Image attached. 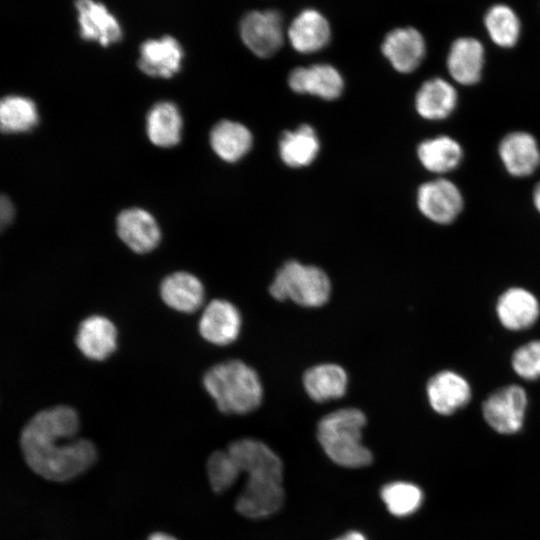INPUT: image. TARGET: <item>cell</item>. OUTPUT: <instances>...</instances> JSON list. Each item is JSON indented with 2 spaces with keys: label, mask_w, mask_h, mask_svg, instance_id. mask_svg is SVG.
I'll return each mask as SVG.
<instances>
[{
  "label": "cell",
  "mask_w": 540,
  "mask_h": 540,
  "mask_svg": "<svg viewBox=\"0 0 540 540\" xmlns=\"http://www.w3.org/2000/svg\"><path fill=\"white\" fill-rule=\"evenodd\" d=\"M77 412L60 405L35 414L24 426L20 446L28 466L41 477L64 482L90 468L96 458L95 445L76 438Z\"/></svg>",
  "instance_id": "6da1fadb"
},
{
  "label": "cell",
  "mask_w": 540,
  "mask_h": 540,
  "mask_svg": "<svg viewBox=\"0 0 540 540\" xmlns=\"http://www.w3.org/2000/svg\"><path fill=\"white\" fill-rule=\"evenodd\" d=\"M203 385L223 413L246 414L262 402L263 388L258 374L240 360L211 367L204 374Z\"/></svg>",
  "instance_id": "7a4b0ae2"
},
{
  "label": "cell",
  "mask_w": 540,
  "mask_h": 540,
  "mask_svg": "<svg viewBox=\"0 0 540 540\" xmlns=\"http://www.w3.org/2000/svg\"><path fill=\"white\" fill-rule=\"evenodd\" d=\"M365 424L364 413L356 408H342L325 415L319 421L317 437L326 455L347 468L370 465L373 455L362 444Z\"/></svg>",
  "instance_id": "3957f363"
},
{
  "label": "cell",
  "mask_w": 540,
  "mask_h": 540,
  "mask_svg": "<svg viewBox=\"0 0 540 540\" xmlns=\"http://www.w3.org/2000/svg\"><path fill=\"white\" fill-rule=\"evenodd\" d=\"M269 291L279 301L290 299L304 307H320L329 299L331 284L319 267L291 260L277 271Z\"/></svg>",
  "instance_id": "277c9868"
},
{
  "label": "cell",
  "mask_w": 540,
  "mask_h": 540,
  "mask_svg": "<svg viewBox=\"0 0 540 540\" xmlns=\"http://www.w3.org/2000/svg\"><path fill=\"white\" fill-rule=\"evenodd\" d=\"M528 399L518 385H508L492 393L483 403L482 413L487 424L501 434H514L521 430Z\"/></svg>",
  "instance_id": "5b68a950"
},
{
  "label": "cell",
  "mask_w": 540,
  "mask_h": 540,
  "mask_svg": "<svg viewBox=\"0 0 540 540\" xmlns=\"http://www.w3.org/2000/svg\"><path fill=\"white\" fill-rule=\"evenodd\" d=\"M240 35L256 56L270 57L283 43L281 15L275 10L251 11L241 20Z\"/></svg>",
  "instance_id": "8992f818"
},
{
  "label": "cell",
  "mask_w": 540,
  "mask_h": 540,
  "mask_svg": "<svg viewBox=\"0 0 540 540\" xmlns=\"http://www.w3.org/2000/svg\"><path fill=\"white\" fill-rule=\"evenodd\" d=\"M421 213L438 224H449L463 208V198L457 186L447 179L422 184L417 192Z\"/></svg>",
  "instance_id": "52a82bcc"
},
{
  "label": "cell",
  "mask_w": 540,
  "mask_h": 540,
  "mask_svg": "<svg viewBox=\"0 0 540 540\" xmlns=\"http://www.w3.org/2000/svg\"><path fill=\"white\" fill-rule=\"evenodd\" d=\"M284 501L282 480L271 477H247L237 498L236 510L248 518L267 517L280 509Z\"/></svg>",
  "instance_id": "ba28073f"
},
{
  "label": "cell",
  "mask_w": 540,
  "mask_h": 540,
  "mask_svg": "<svg viewBox=\"0 0 540 540\" xmlns=\"http://www.w3.org/2000/svg\"><path fill=\"white\" fill-rule=\"evenodd\" d=\"M241 473L247 477L282 479L283 465L274 451L259 440L245 438L232 442L228 449Z\"/></svg>",
  "instance_id": "9c48e42d"
},
{
  "label": "cell",
  "mask_w": 540,
  "mask_h": 540,
  "mask_svg": "<svg viewBox=\"0 0 540 540\" xmlns=\"http://www.w3.org/2000/svg\"><path fill=\"white\" fill-rule=\"evenodd\" d=\"M116 232L128 248L139 254L155 249L161 239V231L155 218L148 211L136 207L119 213Z\"/></svg>",
  "instance_id": "30bf717a"
},
{
  "label": "cell",
  "mask_w": 540,
  "mask_h": 540,
  "mask_svg": "<svg viewBox=\"0 0 540 540\" xmlns=\"http://www.w3.org/2000/svg\"><path fill=\"white\" fill-rule=\"evenodd\" d=\"M241 323L240 312L234 304L224 299H215L203 310L198 328L206 341L223 346L237 339Z\"/></svg>",
  "instance_id": "8fae6325"
},
{
  "label": "cell",
  "mask_w": 540,
  "mask_h": 540,
  "mask_svg": "<svg viewBox=\"0 0 540 540\" xmlns=\"http://www.w3.org/2000/svg\"><path fill=\"white\" fill-rule=\"evenodd\" d=\"M431 408L440 415H451L471 398V388L464 377L453 371H441L430 378L426 387Z\"/></svg>",
  "instance_id": "7c38bea8"
},
{
  "label": "cell",
  "mask_w": 540,
  "mask_h": 540,
  "mask_svg": "<svg viewBox=\"0 0 540 540\" xmlns=\"http://www.w3.org/2000/svg\"><path fill=\"white\" fill-rule=\"evenodd\" d=\"M75 343L86 358L103 361L116 350L117 329L105 316L91 315L79 324Z\"/></svg>",
  "instance_id": "4fadbf2b"
},
{
  "label": "cell",
  "mask_w": 540,
  "mask_h": 540,
  "mask_svg": "<svg viewBox=\"0 0 540 540\" xmlns=\"http://www.w3.org/2000/svg\"><path fill=\"white\" fill-rule=\"evenodd\" d=\"M288 84L296 93L311 94L325 100L338 98L344 88L341 74L329 64L295 68L289 74Z\"/></svg>",
  "instance_id": "5bb4252c"
},
{
  "label": "cell",
  "mask_w": 540,
  "mask_h": 540,
  "mask_svg": "<svg viewBox=\"0 0 540 540\" xmlns=\"http://www.w3.org/2000/svg\"><path fill=\"white\" fill-rule=\"evenodd\" d=\"M381 50L395 70L410 73L424 58L425 41L414 28H397L386 35Z\"/></svg>",
  "instance_id": "9a60e30c"
},
{
  "label": "cell",
  "mask_w": 540,
  "mask_h": 540,
  "mask_svg": "<svg viewBox=\"0 0 540 540\" xmlns=\"http://www.w3.org/2000/svg\"><path fill=\"white\" fill-rule=\"evenodd\" d=\"M183 55L181 45L171 36L150 39L140 47L138 67L149 76L170 78L180 70Z\"/></svg>",
  "instance_id": "2e32d148"
},
{
  "label": "cell",
  "mask_w": 540,
  "mask_h": 540,
  "mask_svg": "<svg viewBox=\"0 0 540 540\" xmlns=\"http://www.w3.org/2000/svg\"><path fill=\"white\" fill-rule=\"evenodd\" d=\"M75 5L80 35L83 39L97 41L102 46H108L121 39L120 24L104 4L91 0H79Z\"/></svg>",
  "instance_id": "e0dca14e"
},
{
  "label": "cell",
  "mask_w": 540,
  "mask_h": 540,
  "mask_svg": "<svg viewBox=\"0 0 540 540\" xmlns=\"http://www.w3.org/2000/svg\"><path fill=\"white\" fill-rule=\"evenodd\" d=\"M160 296L168 307L179 312L192 313L203 304L204 286L195 275L178 271L162 280Z\"/></svg>",
  "instance_id": "ac0fdd59"
},
{
  "label": "cell",
  "mask_w": 540,
  "mask_h": 540,
  "mask_svg": "<svg viewBox=\"0 0 540 540\" xmlns=\"http://www.w3.org/2000/svg\"><path fill=\"white\" fill-rule=\"evenodd\" d=\"M499 155L506 170L517 177L532 174L540 164L537 141L526 132L506 135L499 145Z\"/></svg>",
  "instance_id": "d6986e66"
},
{
  "label": "cell",
  "mask_w": 540,
  "mask_h": 540,
  "mask_svg": "<svg viewBox=\"0 0 540 540\" xmlns=\"http://www.w3.org/2000/svg\"><path fill=\"white\" fill-rule=\"evenodd\" d=\"M497 316L504 327L522 330L532 326L538 319L540 307L537 298L524 288L514 287L498 299Z\"/></svg>",
  "instance_id": "ffe728a7"
},
{
  "label": "cell",
  "mask_w": 540,
  "mask_h": 540,
  "mask_svg": "<svg viewBox=\"0 0 540 540\" xmlns=\"http://www.w3.org/2000/svg\"><path fill=\"white\" fill-rule=\"evenodd\" d=\"M288 37L300 53H311L323 48L330 39L327 19L315 9H305L291 22Z\"/></svg>",
  "instance_id": "44dd1931"
},
{
  "label": "cell",
  "mask_w": 540,
  "mask_h": 540,
  "mask_svg": "<svg viewBox=\"0 0 540 540\" xmlns=\"http://www.w3.org/2000/svg\"><path fill=\"white\" fill-rule=\"evenodd\" d=\"M484 63L482 44L474 38H459L450 48L447 67L452 78L460 84L479 81Z\"/></svg>",
  "instance_id": "7402d4cb"
},
{
  "label": "cell",
  "mask_w": 540,
  "mask_h": 540,
  "mask_svg": "<svg viewBox=\"0 0 540 540\" xmlns=\"http://www.w3.org/2000/svg\"><path fill=\"white\" fill-rule=\"evenodd\" d=\"M303 384L311 399L325 402L345 394L348 377L341 366L325 363L309 368L304 374Z\"/></svg>",
  "instance_id": "603a6c76"
},
{
  "label": "cell",
  "mask_w": 540,
  "mask_h": 540,
  "mask_svg": "<svg viewBox=\"0 0 540 540\" xmlns=\"http://www.w3.org/2000/svg\"><path fill=\"white\" fill-rule=\"evenodd\" d=\"M457 103V93L447 81L434 78L426 81L418 90L415 107L420 116L440 120L449 116Z\"/></svg>",
  "instance_id": "cb8c5ba5"
},
{
  "label": "cell",
  "mask_w": 540,
  "mask_h": 540,
  "mask_svg": "<svg viewBox=\"0 0 540 540\" xmlns=\"http://www.w3.org/2000/svg\"><path fill=\"white\" fill-rule=\"evenodd\" d=\"M253 143L249 129L241 123L222 120L210 133V144L213 151L222 160L236 162L248 153Z\"/></svg>",
  "instance_id": "d4e9b609"
},
{
  "label": "cell",
  "mask_w": 540,
  "mask_h": 540,
  "mask_svg": "<svg viewBox=\"0 0 540 540\" xmlns=\"http://www.w3.org/2000/svg\"><path fill=\"white\" fill-rule=\"evenodd\" d=\"M320 149L318 136L310 125L302 124L294 131H285L279 141V154L290 167L308 166Z\"/></svg>",
  "instance_id": "484cf974"
},
{
  "label": "cell",
  "mask_w": 540,
  "mask_h": 540,
  "mask_svg": "<svg viewBox=\"0 0 540 540\" xmlns=\"http://www.w3.org/2000/svg\"><path fill=\"white\" fill-rule=\"evenodd\" d=\"M182 118L176 105L163 101L156 103L147 115V135L159 147H171L181 138Z\"/></svg>",
  "instance_id": "4316f807"
},
{
  "label": "cell",
  "mask_w": 540,
  "mask_h": 540,
  "mask_svg": "<svg viewBox=\"0 0 540 540\" xmlns=\"http://www.w3.org/2000/svg\"><path fill=\"white\" fill-rule=\"evenodd\" d=\"M422 165L434 173H446L456 168L462 160L460 145L448 136H438L423 141L417 149Z\"/></svg>",
  "instance_id": "83f0119b"
},
{
  "label": "cell",
  "mask_w": 540,
  "mask_h": 540,
  "mask_svg": "<svg viewBox=\"0 0 540 540\" xmlns=\"http://www.w3.org/2000/svg\"><path fill=\"white\" fill-rule=\"evenodd\" d=\"M39 116L35 103L23 96L9 95L0 104V124L4 133L26 132L35 127Z\"/></svg>",
  "instance_id": "f1b7e54d"
},
{
  "label": "cell",
  "mask_w": 540,
  "mask_h": 540,
  "mask_svg": "<svg viewBox=\"0 0 540 540\" xmlns=\"http://www.w3.org/2000/svg\"><path fill=\"white\" fill-rule=\"evenodd\" d=\"M380 496L388 511L397 517H406L416 512L423 502V492L415 484L396 481L386 484Z\"/></svg>",
  "instance_id": "f546056e"
},
{
  "label": "cell",
  "mask_w": 540,
  "mask_h": 540,
  "mask_svg": "<svg viewBox=\"0 0 540 540\" xmlns=\"http://www.w3.org/2000/svg\"><path fill=\"white\" fill-rule=\"evenodd\" d=\"M490 38L501 47H512L518 41L520 21L514 11L503 4L491 7L485 16Z\"/></svg>",
  "instance_id": "4dcf8cb0"
},
{
  "label": "cell",
  "mask_w": 540,
  "mask_h": 540,
  "mask_svg": "<svg viewBox=\"0 0 540 540\" xmlns=\"http://www.w3.org/2000/svg\"><path fill=\"white\" fill-rule=\"evenodd\" d=\"M207 474L212 489L222 493L236 482L241 472L228 451H215L208 458Z\"/></svg>",
  "instance_id": "1f68e13d"
},
{
  "label": "cell",
  "mask_w": 540,
  "mask_h": 540,
  "mask_svg": "<svg viewBox=\"0 0 540 540\" xmlns=\"http://www.w3.org/2000/svg\"><path fill=\"white\" fill-rule=\"evenodd\" d=\"M512 367L523 379H538L540 377V340L531 341L519 347L512 356Z\"/></svg>",
  "instance_id": "d6a6232c"
},
{
  "label": "cell",
  "mask_w": 540,
  "mask_h": 540,
  "mask_svg": "<svg viewBox=\"0 0 540 540\" xmlns=\"http://www.w3.org/2000/svg\"><path fill=\"white\" fill-rule=\"evenodd\" d=\"M14 217V207L9 198L2 196L0 202V223L1 227L11 223Z\"/></svg>",
  "instance_id": "836d02e7"
},
{
  "label": "cell",
  "mask_w": 540,
  "mask_h": 540,
  "mask_svg": "<svg viewBox=\"0 0 540 540\" xmlns=\"http://www.w3.org/2000/svg\"><path fill=\"white\" fill-rule=\"evenodd\" d=\"M335 540H366L365 536L358 531H350Z\"/></svg>",
  "instance_id": "e575fe53"
},
{
  "label": "cell",
  "mask_w": 540,
  "mask_h": 540,
  "mask_svg": "<svg viewBox=\"0 0 540 540\" xmlns=\"http://www.w3.org/2000/svg\"><path fill=\"white\" fill-rule=\"evenodd\" d=\"M147 540H177L172 535L162 533V532H156L151 534Z\"/></svg>",
  "instance_id": "d590c367"
},
{
  "label": "cell",
  "mask_w": 540,
  "mask_h": 540,
  "mask_svg": "<svg viewBox=\"0 0 540 540\" xmlns=\"http://www.w3.org/2000/svg\"><path fill=\"white\" fill-rule=\"evenodd\" d=\"M533 202L536 209L540 212V182L535 187V190L533 193Z\"/></svg>",
  "instance_id": "8d00e7d4"
}]
</instances>
